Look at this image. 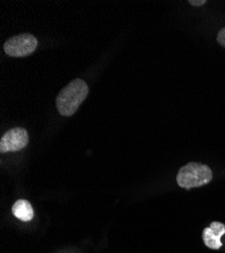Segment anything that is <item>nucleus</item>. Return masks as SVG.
Segmentation results:
<instances>
[{
  "instance_id": "obj_2",
  "label": "nucleus",
  "mask_w": 225,
  "mask_h": 253,
  "mask_svg": "<svg viewBox=\"0 0 225 253\" xmlns=\"http://www.w3.org/2000/svg\"><path fill=\"white\" fill-rule=\"evenodd\" d=\"M212 179V171L207 165L191 162L184 165L177 174L178 184L186 189L207 184Z\"/></svg>"
},
{
  "instance_id": "obj_6",
  "label": "nucleus",
  "mask_w": 225,
  "mask_h": 253,
  "mask_svg": "<svg viewBox=\"0 0 225 253\" xmlns=\"http://www.w3.org/2000/svg\"><path fill=\"white\" fill-rule=\"evenodd\" d=\"M221 237L217 234H215L214 232L208 227L205 228L203 231V241L205 243V245L210 248V249H219L222 246L221 243Z\"/></svg>"
},
{
  "instance_id": "obj_1",
  "label": "nucleus",
  "mask_w": 225,
  "mask_h": 253,
  "mask_svg": "<svg viewBox=\"0 0 225 253\" xmlns=\"http://www.w3.org/2000/svg\"><path fill=\"white\" fill-rule=\"evenodd\" d=\"M88 91V85L84 80L79 78L72 80L57 96L56 104L60 115L63 117L73 116L87 97Z\"/></svg>"
},
{
  "instance_id": "obj_8",
  "label": "nucleus",
  "mask_w": 225,
  "mask_h": 253,
  "mask_svg": "<svg viewBox=\"0 0 225 253\" xmlns=\"http://www.w3.org/2000/svg\"><path fill=\"white\" fill-rule=\"evenodd\" d=\"M189 2H190L192 5H194V6H200V5H203V4L206 3V0H202V1H196V0H190Z\"/></svg>"
},
{
  "instance_id": "obj_5",
  "label": "nucleus",
  "mask_w": 225,
  "mask_h": 253,
  "mask_svg": "<svg viewBox=\"0 0 225 253\" xmlns=\"http://www.w3.org/2000/svg\"><path fill=\"white\" fill-rule=\"evenodd\" d=\"M12 214L23 222H29L33 218V210L30 202L18 200L12 206Z\"/></svg>"
},
{
  "instance_id": "obj_3",
  "label": "nucleus",
  "mask_w": 225,
  "mask_h": 253,
  "mask_svg": "<svg viewBox=\"0 0 225 253\" xmlns=\"http://www.w3.org/2000/svg\"><path fill=\"white\" fill-rule=\"evenodd\" d=\"M37 47V40L31 34H24L8 39L3 46L4 52L11 57H26Z\"/></svg>"
},
{
  "instance_id": "obj_7",
  "label": "nucleus",
  "mask_w": 225,
  "mask_h": 253,
  "mask_svg": "<svg viewBox=\"0 0 225 253\" xmlns=\"http://www.w3.org/2000/svg\"><path fill=\"white\" fill-rule=\"evenodd\" d=\"M217 41L222 47L225 48V28H223L222 30L219 31V33L217 35Z\"/></svg>"
},
{
  "instance_id": "obj_4",
  "label": "nucleus",
  "mask_w": 225,
  "mask_h": 253,
  "mask_svg": "<svg viewBox=\"0 0 225 253\" xmlns=\"http://www.w3.org/2000/svg\"><path fill=\"white\" fill-rule=\"evenodd\" d=\"M29 143V134L23 128H14L7 131L0 140V151L15 152L24 149Z\"/></svg>"
}]
</instances>
